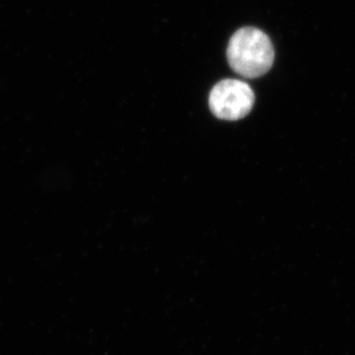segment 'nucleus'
Instances as JSON below:
<instances>
[{
    "mask_svg": "<svg viewBox=\"0 0 355 355\" xmlns=\"http://www.w3.org/2000/svg\"><path fill=\"white\" fill-rule=\"evenodd\" d=\"M227 60L234 72L245 78L266 74L275 60V50L268 35L257 28H241L227 46Z\"/></svg>",
    "mask_w": 355,
    "mask_h": 355,
    "instance_id": "f257e3e1",
    "label": "nucleus"
},
{
    "mask_svg": "<svg viewBox=\"0 0 355 355\" xmlns=\"http://www.w3.org/2000/svg\"><path fill=\"white\" fill-rule=\"evenodd\" d=\"M255 102L253 90L239 80H223L212 88L209 106L217 118L223 120L243 119L252 111Z\"/></svg>",
    "mask_w": 355,
    "mask_h": 355,
    "instance_id": "f03ea898",
    "label": "nucleus"
}]
</instances>
